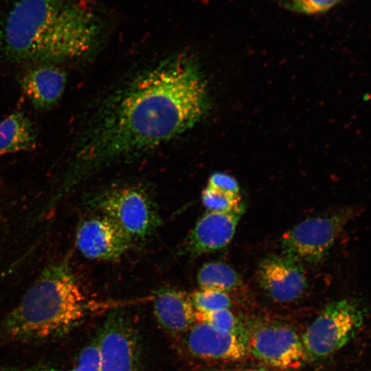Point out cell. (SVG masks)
I'll return each instance as SVG.
<instances>
[{"instance_id":"6da1fadb","label":"cell","mask_w":371,"mask_h":371,"mask_svg":"<svg viewBox=\"0 0 371 371\" xmlns=\"http://www.w3.org/2000/svg\"><path fill=\"white\" fill-rule=\"evenodd\" d=\"M209 104L199 64L179 53L137 76L97 111L75 143L60 183L69 192L102 165L151 150L199 123Z\"/></svg>"},{"instance_id":"7a4b0ae2","label":"cell","mask_w":371,"mask_h":371,"mask_svg":"<svg viewBox=\"0 0 371 371\" xmlns=\"http://www.w3.org/2000/svg\"><path fill=\"white\" fill-rule=\"evenodd\" d=\"M117 19L96 0H0V56L19 65L80 60Z\"/></svg>"},{"instance_id":"3957f363","label":"cell","mask_w":371,"mask_h":371,"mask_svg":"<svg viewBox=\"0 0 371 371\" xmlns=\"http://www.w3.org/2000/svg\"><path fill=\"white\" fill-rule=\"evenodd\" d=\"M89 309L68 258L45 267L19 302L0 322V337L27 343L68 335Z\"/></svg>"},{"instance_id":"277c9868","label":"cell","mask_w":371,"mask_h":371,"mask_svg":"<svg viewBox=\"0 0 371 371\" xmlns=\"http://www.w3.org/2000/svg\"><path fill=\"white\" fill-rule=\"evenodd\" d=\"M363 319L355 300L344 299L327 305L302 335L306 359H324L340 349L355 336Z\"/></svg>"},{"instance_id":"5b68a950","label":"cell","mask_w":371,"mask_h":371,"mask_svg":"<svg viewBox=\"0 0 371 371\" xmlns=\"http://www.w3.org/2000/svg\"><path fill=\"white\" fill-rule=\"evenodd\" d=\"M91 205L112 219L132 240L151 235L161 223L150 197L137 188L109 190L96 195Z\"/></svg>"},{"instance_id":"8992f818","label":"cell","mask_w":371,"mask_h":371,"mask_svg":"<svg viewBox=\"0 0 371 371\" xmlns=\"http://www.w3.org/2000/svg\"><path fill=\"white\" fill-rule=\"evenodd\" d=\"M352 216L353 211L348 208L304 220L282 235L284 255L300 262H319Z\"/></svg>"},{"instance_id":"52a82bcc","label":"cell","mask_w":371,"mask_h":371,"mask_svg":"<svg viewBox=\"0 0 371 371\" xmlns=\"http://www.w3.org/2000/svg\"><path fill=\"white\" fill-rule=\"evenodd\" d=\"M249 353L277 368L296 369L306 360L301 339L289 326L278 322H259L247 329Z\"/></svg>"},{"instance_id":"ba28073f","label":"cell","mask_w":371,"mask_h":371,"mask_svg":"<svg viewBox=\"0 0 371 371\" xmlns=\"http://www.w3.org/2000/svg\"><path fill=\"white\" fill-rule=\"evenodd\" d=\"M96 339L99 371H138V336L125 316L117 312L109 315Z\"/></svg>"},{"instance_id":"9c48e42d","label":"cell","mask_w":371,"mask_h":371,"mask_svg":"<svg viewBox=\"0 0 371 371\" xmlns=\"http://www.w3.org/2000/svg\"><path fill=\"white\" fill-rule=\"evenodd\" d=\"M181 348L190 357L204 361H238L249 355L245 337L196 322L179 335Z\"/></svg>"},{"instance_id":"30bf717a","label":"cell","mask_w":371,"mask_h":371,"mask_svg":"<svg viewBox=\"0 0 371 371\" xmlns=\"http://www.w3.org/2000/svg\"><path fill=\"white\" fill-rule=\"evenodd\" d=\"M132 240L118 225L104 214L84 219L75 236L78 250L91 260H115L130 248Z\"/></svg>"},{"instance_id":"8fae6325","label":"cell","mask_w":371,"mask_h":371,"mask_svg":"<svg viewBox=\"0 0 371 371\" xmlns=\"http://www.w3.org/2000/svg\"><path fill=\"white\" fill-rule=\"evenodd\" d=\"M257 277L262 291L277 302L299 299L308 286L301 262L284 255L271 256L262 260Z\"/></svg>"},{"instance_id":"7c38bea8","label":"cell","mask_w":371,"mask_h":371,"mask_svg":"<svg viewBox=\"0 0 371 371\" xmlns=\"http://www.w3.org/2000/svg\"><path fill=\"white\" fill-rule=\"evenodd\" d=\"M244 212L243 203L228 212L207 210L186 238V250L192 255H201L225 247L232 240Z\"/></svg>"},{"instance_id":"4fadbf2b","label":"cell","mask_w":371,"mask_h":371,"mask_svg":"<svg viewBox=\"0 0 371 371\" xmlns=\"http://www.w3.org/2000/svg\"><path fill=\"white\" fill-rule=\"evenodd\" d=\"M66 83V72L55 64L35 65L20 79L24 95L40 110L50 109L59 101Z\"/></svg>"},{"instance_id":"5bb4252c","label":"cell","mask_w":371,"mask_h":371,"mask_svg":"<svg viewBox=\"0 0 371 371\" xmlns=\"http://www.w3.org/2000/svg\"><path fill=\"white\" fill-rule=\"evenodd\" d=\"M154 315L168 332L180 335L196 322V310L190 294L175 289L160 290L156 295Z\"/></svg>"},{"instance_id":"9a60e30c","label":"cell","mask_w":371,"mask_h":371,"mask_svg":"<svg viewBox=\"0 0 371 371\" xmlns=\"http://www.w3.org/2000/svg\"><path fill=\"white\" fill-rule=\"evenodd\" d=\"M37 134L34 124L21 111H16L0 121V156L35 149Z\"/></svg>"},{"instance_id":"2e32d148","label":"cell","mask_w":371,"mask_h":371,"mask_svg":"<svg viewBox=\"0 0 371 371\" xmlns=\"http://www.w3.org/2000/svg\"><path fill=\"white\" fill-rule=\"evenodd\" d=\"M200 289H212L223 292L234 291L241 284L238 273L223 262H210L203 265L197 273Z\"/></svg>"},{"instance_id":"e0dca14e","label":"cell","mask_w":371,"mask_h":371,"mask_svg":"<svg viewBox=\"0 0 371 371\" xmlns=\"http://www.w3.org/2000/svg\"><path fill=\"white\" fill-rule=\"evenodd\" d=\"M196 322L207 323L221 330L246 337L247 329L242 327L229 308L195 313Z\"/></svg>"},{"instance_id":"ac0fdd59","label":"cell","mask_w":371,"mask_h":371,"mask_svg":"<svg viewBox=\"0 0 371 371\" xmlns=\"http://www.w3.org/2000/svg\"><path fill=\"white\" fill-rule=\"evenodd\" d=\"M190 297L198 312L229 308L232 305L227 293L216 290L199 289L190 293Z\"/></svg>"},{"instance_id":"d6986e66","label":"cell","mask_w":371,"mask_h":371,"mask_svg":"<svg viewBox=\"0 0 371 371\" xmlns=\"http://www.w3.org/2000/svg\"><path fill=\"white\" fill-rule=\"evenodd\" d=\"M201 199L207 210L214 212L231 211L243 203L240 194L223 192L208 186L203 190Z\"/></svg>"},{"instance_id":"ffe728a7","label":"cell","mask_w":371,"mask_h":371,"mask_svg":"<svg viewBox=\"0 0 371 371\" xmlns=\"http://www.w3.org/2000/svg\"><path fill=\"white\" fill-rule=\"evenodd\" d=\"M99 367L100 353L96 339L81 350L71 371H99Z\"/></svg>"},{"instance_id":"44dd1931","label":"cell","mask_w":371,"mask_h":371,"mask_svg":"<svg viewBox=\"0 0 371 371\" xmlns=\"http://www.w3.org/2000/svg\"><path fill=\"white\" fill-rule=\"evenodd\" d=\"M340 0H291L286 5L287 9L302 14H312L328 10Z\"/></svg>"},{"instance_id":"7402d4cb","label":"cell","mask_w":371,"mask_h":371,"mask_svg":"<svg viewBox=\"0 0 371 371\" xmlns=\"http://www.w3.org/2000/svg\"><path fill=\"white\" fill-rule=\"evenodd\" d=\"M207 186L223 192L239 194L240 188L237 181L225 173L212 174L208 179Z\"/></svg>"},{"instance_id":"603a6c76","label":"cell","mask_w":371,"mask_h":371,"mask_svg":"<svg viewBox=\"0 0 371 371\" xmlns=\"http://www.w3.org/2000/svg\"><path fill=\"white\" fill-rule=\"evenodd\" d=\"M3 371H61L60 370L49 366H34L25 368H10Z\"/></svg>"},{"instance_id":"cb8c5ba5","label":"cell","mask_w":371,"mask_h":371,"mask_svg":"<svg viewBox=\"0 0 371 371\" xmlns=\"http://www.w3.org/2000/svg\"><path fill=\"white\" fill-rule=\"evenodd\" d=\"M248 371H268L264 368H260V369H257V370H248Z\"/></svg>"}]
</instances>
